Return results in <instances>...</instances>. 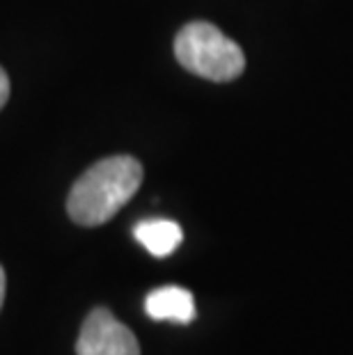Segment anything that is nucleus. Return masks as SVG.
Here are the masks:
<instances>
[{"label":"nucleus","instance_id":"nucleus-1","mask_svg":"<svg viewBox=\"0 0 353 355\" xmlns=\"http://www.w3.org/2000/svg\"><path fill=\"white\" fill-rule=\"evenodd\" d=\"M142 165L133 156H110L83 172L67 198V214L83 227L108 223L138 193Z\"/></svg>","mask_w":353,"mask_h":355},{"label":"nucleus","instance_id":"nucleus-2","mask_svg":"<svg viewBox=\"0 0 353 355\" xmlns=\"http://www.w3.org/2000/svg\"><path fill=\"white\" fill-rule=\"evenodd\" d=\"M175 55L186 71L214 83L234 80L246 69L241 46L205 21H195L179 30L175 40Z\"/></svg>","mask_w":353,"mask_h":355},{"label":"nucleus","instance_id":"nucleus-3","mask_svg":"<svg viewBox=\"0 0 353 355\" xmlns=\"http://www.w3.org/2000/svg\"><path fill=\"white\" fill-rule=\"evenodd\" d=\"M76 355H140V344L110 309L96 307L80 328Z\"/></svg>","mask_w":353,"mask_h":355},{"label":"nucleus","instance_id":"nucleus-4","mask_svg":"<svg viewBox=\"0 0 353 355\" xmlns=\"http://www.w3.org/2000/svg\"><path fill=\"white\" fill-rule=\"evenodd\" d=\"M145 312L154 321H172L186 326L195 319L193 293L189 289H182V286H161L147 296Z\"/></svg>","mask_w":353,"mask_h":355},{"label":"nucleus","instance_id":"nucleus-5","mask_svg":"<svg viewBox=\"0 0 353 355\" xmlns=\"http://www.w3.org/2000/svg\"><path fill=\"white\" fill-rule=\"evenodd\" d=\"M133 236H136L138 243L145 248L149 254L154 257H168L182 245L184 241V232L175 220H142L136 225L133 230Z\"/></svg>","mask_w":353,"mask_h":355},{"label":"nucleus","instance_id":"nucleus-6","mask_svg":"<svg viewBox=\"0 0 353 355\" xmlns=\"http://www.w3.org/2000/svg\"><path fill=\"white\" fill-rule=\"evenodd\" d=\"M7 99H10V78H7L5 69L0 67V110L5 108Z\"/></svg>","mask_w":353,"mask_h":355},{"label":"nucleus","instance_id":"nucleus-7","mask_svg":"<svg viewBox=\"0 0 353 355\" xmlns=\"http://www.w3.org/2000/svg\"><path fill=\"white\" fill-rule=\"evenodd\" d=\"M5 303V270L0 266V307Z\"/></svg>","mask_w":353,"mask_h":355}]
</instances>
